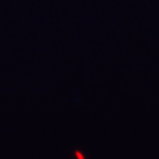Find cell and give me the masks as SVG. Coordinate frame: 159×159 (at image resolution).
Returning a JSON list of instances; mask_svg holds the SVG:
<instances>
[{"label": "cell", "mask_w": 159, "mask_h": 159, "mask_svg": "<svg viewBox=\"0 0 159 159\" xmlns=\"http://www.w3.org/2000/svg\"><path fill=\"white\" fill-rule=\"evenodd\" d=\"M75 158H78V159H85L83 155H81V152L80 150H75Z\"/></svg>", "instance_id": "6da1fadb"}]
</instances>
